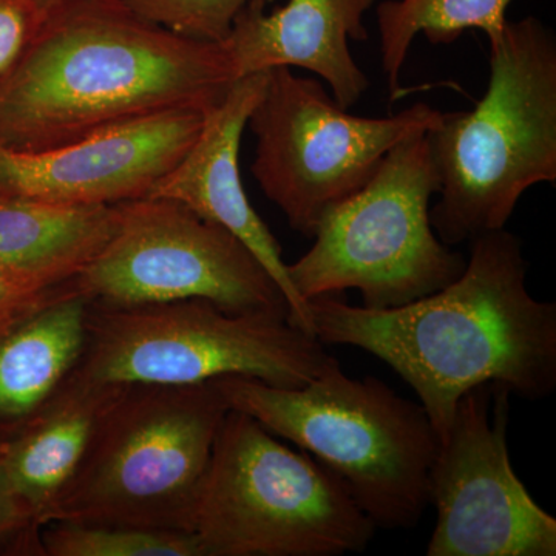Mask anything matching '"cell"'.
Returning <instances> with one entry per match:
<instances>
[{
    "label": "cell",
    "mask_w": 556,
    "mask_h": 556,
    "mask_svg": "<svg viewBox=\"0 0 556 556\" xmlns=\"http://www.w3.org/2000/svg\"><path fill=\"white\" fill-rule=\"evenodd\" d=\"M466 269L448 287L397 308L309 300L318 342L367 351L417 394L439 442L457 401L496 383L541 401L556 390V305L527 288L522 240L507 229L471 240Z\"/></svg>",
    "instance_id": "obj_1"
},
{
    "label": "cell",
    "mask_w": 556,
    "mask_h": 556,
    "mask_svg": "<svg viewBox=\"0 0 556 556\" xmlns=\"http://www.w3.org/2000/svg\"><path fill=\"white\" fill-rule=\"evenodd\" d=\"M236 80L222 43L179 36L123 0H53L0 86V148H56L170 110H207Z\"/></svg>",
    "instance_id": "obj_2"
},
{
    "label": "cell",
    "mask_w": 556,
    "mask_h": 556,
    "mask_svg": "<svg viewBox=\"0 0 556 556\" xmlns=\"http://www.w3.org/2000/svg\"><path fill=\"white\" fill-rule=\"evenodd\" d=\"M490 79L470 112L428 130L441 189L430 222L447 247L506 229L518 201L556 181V38L535 16L490 46Z\"/></svg>",
    "instance_id": "obj_3"
},
{
    "label": "cell",
    "mask_w": 556,
    "mask_h": 556,
    "mask_svg": "<svg viewBox=\"0 0 556 556\" xmlns=\"http://www.w3.org/2000/svg\"><path fill=\"white\" fill-rule=\"evenodd\" d=\"M214 382L230 408L331 470L378 529H413L430 506L437 431L419 402L382 380L351 378L334 357L298 388L241 376Z\"/></svg>",
    "instance_id": "obj_4"
},
{
    "label": "cell",
    "mask_w": 556,
    "mask_h": 556,
    "mask_svg": "<svg viewBox=\"0 0 556 556\" xmlns=\"http://www.w3.org/2000/svg\"><path fill=\"white\" fill-rule=\"evenodd\" d=\"M229 409L214 380L193 386L118 383L50 522L190 532Z\"/></svg>",
    "instance_id": "obj_5"
},
{
    "label": "cell",
    "mask_w": 556,
    "mask_h": 556,
    "mask_svg": "<svg viewBox=\"0 0 556 556\" xmlns=\"http://www.w3.org/2000/svg\"><path fill=\"white\" fill-rule=\"evenodd\" d=\"M376 530L331 470L229 409L190 522L201 556L361 554Z\"/></svg>",
    "instance_id": "obj_6"
},
{
    "label": "cell",
    "mask_w": 556,
    "mask_h": 556,
    "mask_svg": "<svg viewBox=\"0 0 556 556\" xmlns=\"http://www.w3.org/2000/svg\"><path fill=\"white\" fill-rule=\"evenodd\" d=\"M441 189L428 131L394 146L367 185L329 208L314 244L288 265L303 302L356 289L362 306L397 308L448 287L466 269L430 222Z\"/></svg>",
    "instance_id": "obj_7"
},
{
    "label": "cell",
    "mask_w": 556,
    "mask_h": 556,
    "mask_svg": "<svg viewBox=\"0 0 556 556\" xmlns=\"http://www.w3.org/2000/svg\"><path fill=\"white\" fill-rule=\"evenodd\" d=\"M324 343L276 313H229L207 300L156 305L91 303L73 376L93 383L193 386L241 376L281 388L316 378Z\"/></svg>",
    "instance_id": "obj_8"
},
{
    "label": "cell",
    "mask_w": 556,
    "mask_h": 556,
    "mask_svg": "<svg viewBox=\"0 0 556 556\" xmlns=\"http://www.w3.org/2000/svg\"><path fill=\"white\" fill-rule=\"evenodd\" d=\"M441 119L424 102L386 118L351 115L318 80L270 68L248 121L257 138L252 175L289 226L313 239L321 217L367 185L394 146Z\"/></svg>",
    "instance_id": "obj_9"
},
{
    "label": "cell",
    "mask_w": 556,
    "mask_h": 556,
    "mask_svg": "<svg viewBox=\"0 0 556 556\" xmlns=\"http://www.w3.org/2000/svg\"><path fill=\"white\" fill-rule=\"evenodd\" d=\"M72 283L100 305L201 299L229 313L289 317L283 292L236 236L159 197L119 204L112 237Z\"/></svg>",
    "instance_id": "obj_10"
},
{
    "label": "cell",
    "mask_w": 556,
    "mask_h": 556,
    "mask_svg": "<svg viewBox=\"0 0 556 556\" xmlns=\"http://www.w3.org/2000/svg\"><path fill=\"white\" fill-rule=\"evenodd\" d=\"M511 393L484 383L457 401L430 470L437 522L427 556H555L556 519L511 466Z\"/></svg>",
    "instance_id": "obj_11"
},
{
    "label": "cell",
    "mask_w": 556,
    "mask_h": 556,
    "mask_svg": "<svg viewBox=\"0 0 556 556\" xmlns=\"http://www.w3.org/2000/svg\"><path fill=\"white\" fill-rule=\"evenodd\" d=\"M204 112L170 110L56 148H0V197L61 207L144 199L192 144Z\"/></svg>",
    "instance_id": "obj_12"
},
{
    "label": "cell",
    "mask_w": 556,
    "mask_h": 556,
    "mask_svg": "<svg viewBox=\"0 0 556 556\" xmlns=\"http://www.w3.org/2000/svg\"><path fill=\"white\" fill-rule=\"evenodd\" d=\"M268 72L237 79L228 93L204 112L199 135L148 197L177 201L228 229L281 289L289 306V320L314 336L308 303L292 288L281 247L252 207L240 174L241 138L265 91Z\"/></svg>",
    "instance_id": "obj_13"
},
{
    "label": "cell",
    "mask_w": 556,
    "mask_h": 556,
    "mask_svg": "<svg viewBox=\"0 0 556 556\" xmlns=\"http://www.w3.org/2000/svg\"><path fill=\"white\" fill-rule=\"evenodd\" d=\"M266 2L248 3L222 42L236 78L277 67L305 68L327 80L340 108L357 104L369 80L348 40L369 39L364 17L378 0H288L270 13Z\"/></svg>",
    "instance_id": "obj_14"
},
{
    "label": "cell",
    "mask_w": 556,
    "mask_h": 556,
    "mask_svg": "<svg viewBox=\"0 0 556 556\" xmlns=\"http://www.w3.org/2000/svg\"><path fill=\"white\" fill-rule=\"evenodd\" d=\"M90 300L72 281L0 331V448L43 412L78 367Z\"/></svg>",
    "instance_id": "obj_15"
},
{
    "label": "cell",
    "mask_w": 556,
    "mask_h": 556,
    "mask_svg": "<svg viewBox=\"0 0 556 556\" xmlns=\"http://www.w3.org/2000/svg\"><path fill=\"white\" fill-rule=\"evenodd\" d=\"M116 386L72 376L49 407L0 448V464L14 492L40 526L53 519Z\"/></svg>",
    "instance_id": "obj_16"
},
{
    "label": "cell",
    "mask_w": 556,
    "mask_h": 556,
    "mask_svg": "<svg viewBox=\"0 0 556 556\" xmlns=\"http://www.w3.org/2000/svg\"><path fill=\"white\" fill-rule=\"evenodd\" d=\"M118 206L61 207L0 197V266L40 289L70 283L118 225Z\"/></svg>",
    "instance_id": "obj_17"
},
{
    "label": "cell",
    "mask_w": 556,
    "mask_h": 556,
    "mask_svg": "<svg viewBox=\"0 0 556 556\" xmlns=\"http://www.w3.org/2000/svg\"><path fill=\"white\" fill-rule=\"evenodd\" d=\"M515 0H383L376 9L380 54L391 93H396L409 47L417 35L433 46L456 42L467 30H481L495 46Z\"/></svg>",
    "instance_id": "obj_18"
},
{
    "label": "cell",
    "mask_w": 556,
    "mask_h": 556,
    "mask_svg": "<svg viewBox=\"0 0 556 556\" xmlns=\"http://www.w3.org/2000/svg\"><path fill=\"white\" fill-rule=\"evenodd\" d=\"M46 556H201L185 530L53 521L42 530Z\"/></svg>",
    "instance_id": "obj_19"
},
{
    "label": "cell",
    "mask_w": 556,
    "mask_h": 556,
    "mask_svg": "<svg viewBox=\"0 0 556 556\" xmlns=\"http://www.w3.org/2000/svg\"><path fill=\"white\" fill-rule=\"evenodd\" d=\"M160 27L201 42L222 43L252 0H123Z\"/></svg>",
    "instance_id": "obj_20"
},
{
    "label": "cell",
    "mask_w": 556,
    "mask_h": 556,
    "mask_svg": "<svg viewBox=\"0 0 556 556\" xmlns=\"http://www.w3.org/2000/svg\"><path fill=\"white\" fill-rule=\"evenodd\" d=\"M46 10L42 0H0V86L24 58Z\"/></svg>",
    "instance_id": "obj_21"
},
{
    "label": "cell",
    "mask_w": 556,
    "mask_h": 556,
    "mask_svg": "<svg viewBox=\"0 0 556 556\" xmlns=\"http://www.w3.org/2000/svg\"><path fill=\"white\" fill-rule=\"evenodd\" d=\"M42 530L0 464V556H46Z\"/></svg>",
    "instance_id": "obj_22"
},
{
    "label": "cell",
    "mask_w": 556,
    "mask_h": 556,
    "mask_svg": "<svg viewBox=\"0 0 556 556\" xmlns=\"http://www.w3.org/2000/svg\"><path fill=\"white\" fill-rule=\"evenodd\" d=\"M62 287L40 289L0 266V331L28 316Z\"/></svg>",
    "instance_id": "obj_23"
},
{
    "label": "cell",
    "mask_w": 556,
    "mask_h": 556,
    "mask_svg": "<svg viewBox=\"0 0 556 556\" xmlns=\"http://www.w3.org/2000/svg\"><path fill=\"white\" fill-rule=\"evenodd\" d=\"M43 3H47L49 5L50 2H53V0H42Z\"/></svg>",
    "instance_id": "obj_24"
}]
</instances>
